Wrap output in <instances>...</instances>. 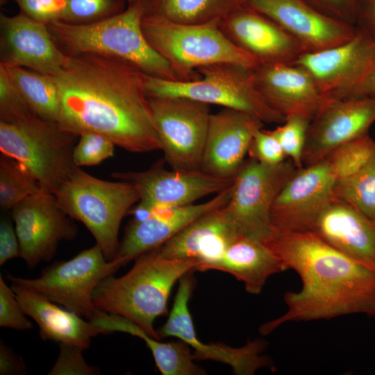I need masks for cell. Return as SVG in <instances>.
<instances>
[{"mask_svg": "<svg viewBox=\"0 0 375 375\" xmlns=\"http://www.w3.org/2000/svg\"><path fill=\"white\" fill-rule=\"evenodd\" d=\"M124 275L103 279L95 288L92 300L101 311L120 315L135 323L151 337L160 340L155 320L167 312L173 286L201 263L194 259H170L157 249L137 258Z\"/></svg>", "mask_w": 375, "mask_h": 375, "instance_id": "cell-3", "label": "cell"}, {"mask_svg": "<svg viewBox=\"0 0 375 375\" xmlns=\"http://www.w3.org/2000/svg\"><path fill=\"white\" fill-rule=\"evenodd\" d=\"M210 269L233 275L244 283L247 292L259 294L271 276L288 269L265 242L241 236L229 245Z\"/></svg>", "mask_w": 375, "mask_h": 375, "instance_id": "cell-27", "label": "cell"}, {"mask_svg": "<svg viewBox=\"0 0 375 375\" xmlns=\"http://www.w3.org/2000/svg\"><path fill=\"white\" fill-rule=\"evenodd\" d=\"M375 146L368 133L338 146L325 158L338 181L346 178L357 172L367 160Z\"/></svg>", "mask_w": 375, "mask_h": 375, "instance_id": "cell-33", "label": "cell"}, {"mask_svg": "<svg viewBox=\"0 0 375 375\" xmlns=\"http://www.w3.org/2000/svg\"><path fill=\"white\" fill-rule=\"evenodd\" d=\"M193 278L190 273L180 279L172 308L165 324L157 332L160 340L176 337L194 349L195 360H210L229 365L238 375H253L263 367L272 369L270 360L262 356L266 344L256 339L241 347H231L221 343L205 344L197 338L188 303L193 290Z\"/></svg>", "mask_w": 375, "mask_h": 375, "instance_id": "cell-16", "label": "cell"}, {"mask_svg": "<svg viewBox=\"0 0 375 375\" xmlns=\"http://www.w3.org/2000/svg\"><path fill=\"white\" fill-rule=\"evenodd\" d=\"M0 326L16 330H28L33 327L26 317L12 290L0 275Z\"/></svg>", "mask_w": 375, "mask_h": 375, "instance_id": "cell-39", "label": "cell"}, {"mask_svg": "<svg viewBox=\"0 0 375 375\" xmlns=\"http://www.w3.org/2000/svg\"><path fill=\"white\" fill-rule=\"evenodd\" d=\"M149 0H136L122 12L90 23L47 24L56 44L68 55L93 53L126 60L149 76L183 81L169 62L147 40L142 19Z\"/></svg>", "mask_w": 375, "mask_h": 375, "instance_id": "cell-4", "label": "cell"}, {"mask_svg": "<svg viewBox=\"0 0 375 375\" xmlns=\"http://www.w3.org/2000/svg\"><path fill=\"white\" fill-rule=\"evenodd\" d=\"M375 122V97L333 99L310 122L303 151V167L338 146L368 133Z\"/></svg>", "mask_w": 375, "mask_h": 375, "instance_id": "cell-17", "label": "cell"}, {"mask_svg": "<svg viewBox=\"0 0 375 375\" xmlns=\"http://www.w3.org/2000/svg\"><path fill=\"white\" fill-rule=\"evenodd\" d=\"M355 26L375 39V0H357Z\"/></svg>", "mask_w": 375, "mask_h": 375, "instance_id": "cell-44", "label": "cell"}, {"mask_svg": "<svg viewBox=\"0 0 375 375\" xmlns=\"http://www.w3.org/2000/svg\"><path fill=\"white\" fill-rule=\"evenodd\" d=\"M297 169L289 159L276 165H265L251 158L244 162L224 206L241 236L263 242L268 239L275 199Z\"/></svg>", "mask_w": 375, "mask_h": 375, "instance_id": "cell-10", "label": "cell"}, {"mask_svg": "<svg viewBox=\"0 0 375 375\" xmlns=\"http://www.w3.org/2000/svg\"><path fill=\"white\" fill-rule=\"evenodd\" d=\"M265 243L301 278L299 292H287L286 312L260 328L267 335L291 322L328 319L349 314L375 317V269L339 251L311 231L272 227Z\"/></svg>", "mask_w": 375, "mask_h": 375, "instance_id": "cell-2", "label": "cell"}, {"mask_svg": "<svg viewBox=\"0 0 375 375\" xmlns=\"http://www.w3.org/2000/svg\"><path fill=\"white\" fill-rule=\"evenodd\" d=\"M164 159L140 172H115L113 178L126 181L137 190L140 202L153 208H174L194 203L231 186L234 178L209 174L201 169H167Z\"/></svg>", "mask_w": 375, "mask_h": 375, "instance_id": "cell-13", "label": "cell"}, {"mask_svg": "<svg viewBox=\"0 0 375 375\" xmlns=\"http://www.w3.org/2000/svg\"><path fill=\"white\" fill-rule=\"evenodd\" d=\"M126 2H127L128 3H133L136 0H124Z\"/></svg>", "mask_w": 375, "mask_h": 375, "instance_id": "cell-47", "label": "cell"}, {"mask_svg": "<svg viewBox=\"0 0 375 375\" xmlns=\"http://www.w3.org/2000/svg\"><path fill=\"white\" fill-rule=\"evenodd\" d=\"M231 185L203 203L155 208L154 215L147 220L141 222L132 220L126 228L113 260L123 267L160 247L197 218L225 206L231 197Z\"/></svg>", "mask_w": 375, "mask_h": 375, "instance_id": "cell-23", "label": "cell"}, {"mask_svg": "<svg viewBox=\"0 0 375 375\" xmlns=\"http://www.w3.org/2000/svg\"><path fill=\"white\" fill-rule=\"evenodd\" d=\"M58 359L49 375H94L100 373L96 367L88 365L83 356V349L67 344H59Z\"/></svg>", "mask_w": 375, "mask_h": 375, "instance_id": "cell-40", "label": "cell"}, {"mask_svg": "<svg viewBox=\"0 0 375 375\" xmlns=\"http://www.w3.org/2000/svg\"><path fill=\"white\" fill-rule=\"evenodd\" d=\"M8 1L15 2L22 12L47 24L65 19L66 0H0L1 4Z\"/></svg>", "mask_w": 375, "mask_h": 375, "instance_id": "cell-41", "label": "cell"}, {"mask_svg": "<svg viewBox=\"0 0 375 375\" xmlns=\"http://www.w3.org/2000/svg\"><path fill=\"white\" fill-rule=\"evenodd\" d=\"M262 124L258 117L234 109L211 113L200 169L217 176L235 177Z\"/></svg>", "mask_w": 375, "mask_h": 375, "instance_id": "cell-22", "label": "cell"}, {"mask_svg": "<svg viewBox=\"0 0 375 375\" xmlns=\"http://www.w3.org/2000/svg\"><path fill=\"white\" fill-rule=\"evenodd\" d=\"M11 210L19 257L30 269L51 260L58 243L74 240L78 233L73 219L61 208L53 194L41 190Z\"/></svg>", "mask_w": 375, "mask_h": 375, "instance_id": "cell-12", "label": "cell"}, {"mask_svg": "<svg viewBox=\"0 0 375 375\" xmlns=\"http://www.w3.org/2000/svg\"><path fill=\"white\" fill-rule=\"evenodd\" d=\"M74 137L58 123L37 115L0 121L1 153L25 165L39 181L41 190L53 194L77 167L73 160Z\"/></svg>", "mask_w": 375, "mask_h": 375, "instance_id": "cell-8", "label": "cell"}, {"mask_svg": "<svg viewBox=\"0 0 375 375\" xmlns=\"http://www.w3.org/2000/svg\"><path fill=\"white\" fill-rule=\"evenodd\" d=\"M337 181L326 158L297 169L275 199L271 212L272 227L311 231L332 201Z\"/></svg>", "mask_w": 375, "mask_h": 375, "instance_id": "cell-14", "label": "cell"}, {"mask_svg": "<svg viewBox=\"0 0 375 375\" xmlns=\"http://www.w3.org/2000/svg\"><path fill=\"white\" fill-rule=\"evenodd\" d=\"M247 4L281 26L304 53L343 43L356 33L355 26L329 17L303 0H247Z\"/></svg>", "mask_w": 375, "mask_h": 375, "instance_id": "cell-19", "label": "cell"}, {"mask_svg": "<svg viewBox=\"0 0 375 375\" xmlns=\"http://www.w3.org/2000/svg\"><path fill=\"white\" fill-rule=\"evenodd\" d=\"M106 334L115 331L129 333L144 341L162 375H200L205 371L194 363L190 346L184 342H161L131 321L115 314L98 310L90 321Z\"/></svg>", "mask_w": 375, "mask_h": 375, "instance_id": "cell-28", "label": "cell"}, {"mask_svg": "<svg viewBox=\"0 0 375 375\" xmlns=\"http://www.w3.org/2000/svg\"><path fill=\"white\" fill-rule=\"evenodd\" d=\"M294 64L307 69L330 98L349 99L375 67V39L356 28L347 41L303 53Z\"/></svg>", "mask_w": 375, "mask_h": 375, "instance_id": "cell-15", "label": "cell"}, {"mask_svg": "<svg viewBox=\"0 0 375 375\" xmlns=\"http://www.w3.org/2000/svg\"><path fill=\"white\" fill-rule=\"evenodd\" d=\"M224 33L258 64H294L304 51L281 26L245 3L219 22Z\"/></svg>", "mask_w": 375, "mask_h": 375, "instance_id": "cell-18", "label": "cell"}, {"mask_svg": "<svg viewBox=\"0 0 375 375\" xmlns=\"http://www.w3.org/2000/svg\"><path fill=\"white\" fill-rule=\"evenodd\" d=\"M219 22L185 24L146 12L142 28L149 44L169 62L183 81L197 78V69L215 63L256 68L258 62L224 33Z\"/></svg>", "mask_w": 375, "mask_h": 375, "instance_id": "cell-5", "label": "cell"}, {"mask_svg": "<svg viewBox=\"0 0 375 375\" xmlns=\"http://www.w3.org/2000/svg\"><path fill=\"white\" fill-rule=\"evenodd\" d=\"M40 191L39 181L25 165L1 153L0 206L3 210H12L27 197Z\"/></svg>", "mask_w": 375, "mask_h": 375, "instance_id": "cell-32", "label": "cell"}, {"mask_svg": "<svg viewBox=\"0 0 375 375\" xmlns=\"http://www.w3.org/2000/svg\"><path fill=\"white\" fill-rule=\"evenodd\" d=\"M333 199L351 205L375 224V146L357 172L337 181Z\"/></svg>", "mask_w": 375, "mask_h": 375, "instance_id": "cell-31", "label": "cell"}, {"mask_svg": "<svg viewBox=\"0 0 375 375\" xmlns=\"http://www.w3.org/2000/svg\"><path fill=\"white\" fill-rule=\"evenodd\" d=\"M224 206L189 224L157 248L159 253L170 259H194L201 263L199 271L209 270L229 245L241 237Z\"/></svg>", "mask_w": 375, "mask_h": 375, "instance_id": "cell-24", "label": "cell"}, {"mask_svg": "<svg viewBox=\"0 0 375 375\" xmlns=\"http://www.w3.org/2000/svg\"><path fill=\"white\" fill-rule=\"evenodd\" d=\"M247 0H149L147 12L172 22L201 24L221 21Z\"/></svg>", "mask_w": 375, "mask_h": 375, "instance_id": "cell-29", "label": "cell"}, {"mask_svg": "<svg viewBox=\"0 0 375 375\" xmlns=\"http://www.w3.org/2000/svg\"><path fill=\"white\" fill-rule=\"evenodd\" d=\"M147 75L116 57L69 55L52 76L59 92L58 126L74 136L101 135L129 152L161 150L145 90Z\"/></svg>", "mask_w": 375, "mask_h": 375, "instance_id": "cell-1", "label": "cell"}, {"mask_svg": "<svg viewBox=\"0 0 375 375\" xmlns=\"http://www.w3.org/2000/svg\"><path fill=\"white\" fill-rule=\"evenodd\" d=\"M248 153L251 158L267 165H276L287 160L272 130L267 131L262 128L255 133Z\"/></svg>", "mask_w": 375, "mask_h": 375, "instance_id": "cell-38", "label": "cell"}, {"mask_svg": "<svg viewBox=\"0 0 375 375\" xmlns=\"http://www.w3.org/2000/svg\"><path fill=\"white\" fill-rule=\"evenodd\" d=\"M124 0H66L64 22L76 24L96 22L125 8Z\"/></svg>", "mask_w": 375, "mask_h": 375, "instance_id": "cell-35", "label": "cell"}, {"mask_svg": "<svg viewBox=\"0 0 375 375\" xmlns=\"http://www.w3.org/2000/svg\"><path fill=\"white\" fill-rule=\"evenodd\" d=\"M375 97V67L349 99Z\"/></svg>", "mask_w": 375, "mask_h": 375, "instance_id": "cell-46", "label": "cell"}, {"mask_svg": "<svg viewBox=\"0 0 375 375\" xmlns=\"http://www.w3.org/2000/svg\"><path fill=\"white\" fill-rule=\"evenodd\" d=\"M54 195L61 208L89 230L106 260H113L122 220L140 201L135 187L96 178L77 167Z\"/></svg>", "mask_w": 375, "mask_h": 375, "instance_id": "cell-6", "label": "cell"}, {"mask_svg": "<svg viewBox=\"0 0 375 375\" xmlns=\"http://www.w3.org/2000/svg\"><path fill=\"white\" fill-rule=\"evenodd\" d=\"M310 122L301 116L288 117L282 124L272 130L287 159L290 160L297 169L303 167V151Z\"/></svg>", "mask_w": 375, "mask_h": 375, "instance_id": "cell-34", "label": "cell"}, {"mask_svg": "<svg viewBox=\"0 0 375 375\" xmlns=\"http://www.w3.org/2000/svg\"><path fill=\"white\" fill-rule=\"evenodd\" d=\"M253 69L220 62L196 69L197 78L170 81L147 75L149 97H181L251 114L263 123L282 124L285 118L273 109L258 90Z\"/></svg>", "mask_w": 375, "mask_h": 375, "instance_id": "cell-7", "label": "cell"}, {"mask_svg": "<svg viewBox=\"0 0 375 375\" xmlns=\"http://www.w3.org/2000/svg\"><path fill=\"white\" fill-rule=\"evenodd\" d=\"M164 160L173 169H200L210 105L181 97H149Z\"/></svg>", "mask_w": 375, "mask_h": 375, "instance_id": "cell-11", "label": "cell"}, {"mask_svg": "<svg viewBox=\"0 0 375 375\" xmlns=\"http://www.w3.org/2000/svg\"><path fill=\"white\" fill-rule=\"evenodd\" d=\"M27 369L22 358L17 355L1 340L0 342V374L24 375Z\"/></svg>", "mask_w": 375, "mask_h": 375, "instance_id": "cell-45", "label": "cell"}, {"mask_svg": "<svg viewBox=\"0 0 375 375\" xmlns=\"http://www.w3.org/2000/svg\"><path fill=\"white\" fill-rule=\"evenodd\" d=\"M120 267L114 260H107L96 244L70 260L52 263L38 278H25L9 274L6 278L11 284L38 292L90 321L98 311L92 300L94 290Z\"/></svg>", "mask_w": 375, "mask_h": 375, "instance_id": "cell-9", "label": "cell"}, {"mask_svg": "<svg viewBox=\"0 0 375 375\" xmlns=\"http://www.w3.org/2000/svg\"><path fill=\"white\" fill-rule=\"evenodd\" d=\"M253 79L267 103L285 118L301 116L311 121L333 100L310 73L297 64L258 65Z\"/></svg>", "mask_w": 375, "mask_h": 375, "instance_id": "cell-20", "label": "cell"}, {"mask_svg": "<svg viewBox=\"0 0 375 375\" xmlns=\"http://www.w3.org/2000/svg\"><path fill=\"white\" fill-rule=\"evenodd\" d=\"M319 12L355 26L357 0H303Z\"/></svg>", "mask_w": 375, "mask_h": 375, "instance_id": "cell-42", "label": "cell"}, {"mask_svg": "<svg viewBox=\"0 0 375 375\" xmlns=\"http://www.w3.org/2000/svg\"><path fill=\"white\" fill-rule=\"evenodd\" d=\"M11 288L24 313L38 324L42 340L85 350L89 348L92 337L106 334L90 321L61 308L38 292L15 284H11Z\"/></svg>", "mask_w": 375, "mask_h": 375, "instance_id": "cell-26", "label": "cell"}, {"mask_svg": "<svg viewBox=\"0 0 375 375\" xmlns=\"http://www.w3.org/2000/svg\"><path fill=\"white\" fill-rule=\"evenodd\" d=\"M0 28L2 65L54 76L69 58L58 48L47 24L22 12L15 16L1 13Z\"/></svg>", "mask_w": 375, "mask_h": 375, "instance_id": "cell-21", "label": "cell"}, {"mask_svg": "<svg viewBox=\"0 0 375 375\" xmlns=\"http://www.w3.org/2000/svg\"><path fill=\"white\" fill-rule=\"evenodd\" d=\"M19 257L17 235L10 219L1 217L0 222V265Z\"/></svg>", "mask_w": 375, "mask_h": 375, "instance_id": "cell-43", "label": "cell"}, {"mask_svg": "<svg viewBox=\"0 0 375 375\" xmlns=\"http://www.w3.org/2000/svg\"><path fill=\"white\" fill-rule=\"evenodd\" d=\"M79 136L73 151L77 167L97 165L114 156L115 144L110 139L94 133H83Z\"/></svg>", "mask_w": 375, "mask_h": 375, "instance_id": "cell-37", "label": "cell"}, {"mask_svg": "<svg viewBox=\"0 0 375 375\" xmlns=\"http://www.w3.org/2000/svg\"><path fill=\"white\" fill-rule=\"evenodd\" d=\"M35 115L15 85L6 67L0 64V121L10 122Z\"/></svg>", "mask_w": 375, "mask_h": 375, "instance_id": "cell-36", "label": "cell"}, {"mask_svg": "<svg viewBox=\"0 0 375 375\" xmlns=\"http://www.w3.org/2000/svg\"><path fill=\"white\" fill-rule=\"evenodd\" d=\"M4 66L34 114L44 120L57 123L60 98L52 76L22 67Z\"/></svg>", "mask_w": 375, "mask_h": 375, "instance_id": "cell-30", "label": "cell"}, {"mask_svg": "<svg viewBox=\"0 0 375 375\" xmlns=\"http://www.w3.org/2000/svg\"><path fill=\"white\" fill-rule=\"evenodd\" d=\"M311 232L348 257L375 269V224L351 205L333 199Z\"/></svg>", "mask_w": 375, "mask_h": 375, "instance_id": "cell-25", "label": "cell"}]
</instances>
